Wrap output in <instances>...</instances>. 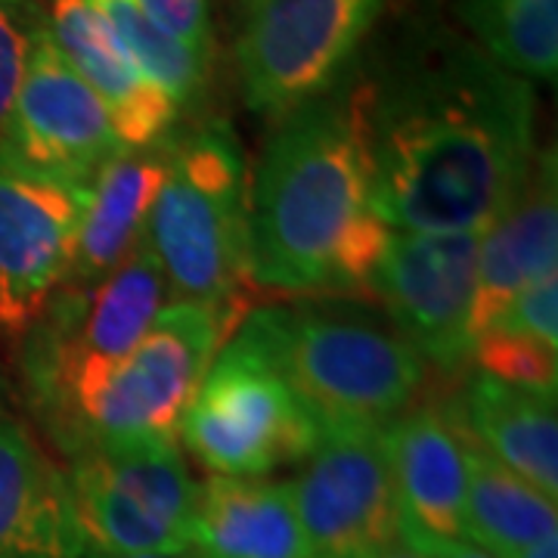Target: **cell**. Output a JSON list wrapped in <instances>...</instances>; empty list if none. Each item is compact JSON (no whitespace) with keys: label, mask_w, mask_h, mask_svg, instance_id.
<instances>
[{"label":"cell","mask_w":558,"mask_h":558,"mask_svg":"<svg viewBox=\"0 0 558 558\" xmlns=\"http://www.w3.org/2000/svg\"><path fill=\"white\" fill-rule=\"evenodd\" d=\"M366 75L381 223L403 233L484 230L537 153L534 84L435 20L410 22Z\"/></svg>","instance_id":"1"},{"label":"cell","mask_w":558,"mask_h":558,"mask_svg":"<svg viewBox=\"0 0 558 558\" xmlns=\"http://www.w3.org/2000/svg\"><path fill=\"white\" fill-rule=\"evenodd\" d=\"M391 230L373 199L369 75L277 119L248 186V279L282 295H369Z\"/></svg>","instance_id":"2"},{"label":"cell","mask_w":558,"mask_h":558,"mask_svg":"<svg viewBox=\"0 0 558 558\" xmlns=\"http://www.w3.org/2000/svg\"><path fill=\"white\" fill-rule=\"evenodd\" d=\"M236 336L292 388L319 435L388 428L425 381V360L357 311L260 307L245 314Z\"/></svg>","instance_id":"3"},{"label":"cell","mask_w":558,"mask_h":558,"mask_svg":"<svg viewBox=\"0 0 558 558\" xmlns=\"http://www.w3.org/2000/svg\"><path fill=\"white\" fill-rule=\"evenodd\" d=\"M248 161L227 121L168 137V171L143 240L168 295L199 304L233 326L248 282Z\"/></svg>","instance_id":"4"},{"label":"cell","mask_w":558,"mask_h":558,"mask_svg":"<svg viewBox=\"0 0 558 558\" xmlns=\"http://www.w3.org/2000/svg\"><path fill=\"white\" fill-rule=\"evenodd\" d=\"M168 286L146 240L94 286H62L22 336V376L47 435L69 457L90 403L165 307Z\"/></svg>","instance_id":"5"},{"label":"cell","mask_w":558,"mask_h":558,"mask_svg":"<svg viewBox=\"0 0 558 558\" xmlns=\"http://www.w3.org/2000/svg\"><path fill=\"white\" fill-rule=\"evenodd\" d=\"M178 435L211 475L242 478L304 462L323 438L292 388L240 336L211 360Z\"/></svg>","instance_id":"6"},{"label":"cell","mask_w":558,"mask_h":558,"mask_svg":"<svg viewBox=\"0 0 558 558\" xmlns=\"http://www.w3.org/2000/svg\"><path fill=\"white\" fill-rule=\"evenodd\" d=\"M69 490L87 553L193 549L199 484L174 440L94 444L69 457Z\"/></svg>","instance_id":"7"},{"label":"cell","mask_w":558,"mask_h":558,"mask_svg":"<svg viewBox=\"0 0 558 558\" xmlns=\"http://www.w3.org/2000/svg\"><path fill=\"white\" fill-rule=\"evenodd\" d=\"M388 0H264L240 25L242 102L277 121L329 90L360 60Z\"/></svg>","instance_id":"8"},{"label":"cell","mask_w":558,"mask_h":558,"mask_svg":"<svg viewBox=\"0 0 558 558\" xmlns=\"http://www.w3.org/2000/svg\"><path fill=\"white\" fill-rule=\"evenodd\" d=\"M230 329L233 323L208 307L183 301L165 304L131 357L90 403L78 447L69 457L94 444L178 438L180 418Z\"/></svg>","instance_id":"9"},{"label":"cell","mask_w":558,"mask_h":558,"mask_svg":"<svg viewBox=\"0 0 558 558\" xmlns=\"http://www.w3.org/2000/svg\"><path fill=\"white\" fill-rule=\"evenodd\" d=\"M381 432L323 435L289 481L307 558H376L400 543V499Z\"/></svg>","instance_id":"10"},{"label":"cell","mask_w":558,"mask_h":558,"mask_svg":"<svg viewBox=\"0 0 558 558\" xmlns=\"http://www.w3.org/2000/svg\"><path fill=\"white\" fill-rule=\"evenodd\" d=\"M128 149L100 97L65 62L40 20L0 159L35 178L87 186Z\"/></svg>","instance_id":"11"},{"label":"cell","mask_w":558,"mask_h":558,"mask_svg":"<svg viewBox=\"0 0 558 558\" xmlns=\"http://www.w3.org/2000/svg\"><path fill=\"white\" fill-rule=\"evenodd\" d=\"M481 230H391L369 295L385 304L400 339L425 363L457 369L469 360V311L475 295Z\"/></svg>","instance_id":"12"},{"label":"cell","mask_w":558,"mask_h":558,"mask_svg":"<svg viewBox=\"0 0 558 558\" xmlns=\"http://www.w3.org/2000/svg\"><path fill=\"white\" fill-rule=\"evenodd\" d=\"M84 186L35 178L0 159V332L25 336L62 289Z\"/></svg>","instance_id":"13"},{"label":"cell","mask_w":558,"mask_h":558,"mask_svg":"<svg viewBox=\"0 0 558 558\" xmlns=\"http://www.w3.org/2000/svg\"><path fill=\"white\" fill-rule=\"evenodd\" d=\"M558 267V171L556 153H534L527 178L506 208L481 230L469 339L539 279Z\"/></svg>","instance_id":"14"},{"label":"cell","mask_w":558,"mask_h":558,"mask_svg":"<svg viewBox=\"0 0 558 558\" xmlns=\"http://www.w3.org/2000/svg\"><path fill=\"white\" fill-rule=\"evenodd\" d=\"M44 25L65 62L100 97L128 149H153L174 134L180 106L140 72L90 0H47Z\"/></svg>","instance_id":"15"},{"label":"cell","mask_w":558,"mask_h":558,"mask_svg":"<svg viewBox=\"0 0 558 558\" xmlns=\"http://www.w3.org/2000/svg\"><path fill=\"white\" fill-rule=\"evenodd\" d=\"M400 499V539H465V444L457 413L418 407L385 432Z\"/></svg>","instance_id":"16"},{"label":"cell","mask_w":558,"mask_h":558,"mask_svg":"<svg viewBox=\"0 0 558 558\" xmlns=\"http://www.w3.org/2000/svg\"><path fill=\"white\" fill-rule=\"evenodd\" d=\"M69 478L28 428L0 416V558H84Z\"/></svg>","instance_id":"17"},{"label":"cell","mask_w":558,"mask_h":558,"mask_svg":"<svg viewBox=\"0 0 558 558\" xmlns=\"http://www.w3.org/2000/svg\"><path fill=\"white\" fill-rule=\"evenodd\" d=\"M168 171V140L153 149H121L84 186L72 267L62 286H94L128 260L143 240L149 208Z\"/></svg>","instance_id":"18"},{"label":"cell","mask_w":558,"mask_h":558,"mask_svg":"<svg viewBox=\"0 0 558 558\" xmlns=\"http://www.w3.org/2000/svg\"><path fill=\"white\" fill-rule=\"evenodd\" d=\"M193 553L202 558H307L289 484L211 475L196 497Z\"/></svg>","instance_id":"19"},{"label":"cell","mask_w":558,"mask_h":558,"mask_svg":"<svg viewBox=\"0 0 558 558\" xmlns=\"http://www.w3.org/2000/svg\"><path fill=\"white\" fill-rule=\"evenodd\" d=\"M462 425L509 472L558 497V418L556 398L515 385L475 376L465 388Z\"/></svg>","instance_id":"20"},{"label":"cell","mask_w":558,"mask_h":558,"mask_svg":"<svg viewBox=\"0 0 558 558\" xmlns=\"http://www.w3.org/2000/svg\"><path fill=\"white\" fill-rule=\"evenodd\" d=\"M459 416V413H457ZM465 444V539L490 556L506 558L558 534L556 499L509 472L462 425Z\"/></svg>","instance_id":"21"},{"label":"cell","mask_w":558,"mask_h":558,"mask_svg":"<svg viewBox=\"0 0 558 558\" xmlns=\"http://www.w3.org/2000/svg\"><path fill=\"white\" fill-rule=\"evenodd\" d=\"M475 357L481 376L556 398L558 388V274L524 289L478 339Z\"/></svg>","instance_id":"22"},{"label":"cell","mask_w":558,"mask_h":558,"mask_svg":"<svg viewBox=\"0 0 558 558\" xmlns=\"http://www.w3.org/2000/svg\"><path fill=\"white\" fill-rule=\"evenodd\" d=\"M462 35L524 81H556L558 0H450Z\"/></svg>","instance_id":"23"},{"label":"cell","mask_w":558,"mask_h":558,"mask_svg":"<svg viewBox=\"0 0 558 558\" xmlns=\"http://www.w3.org/2000/svg\"><path fill=\"white\" fill-rule=\"evenodd\" d=\"M112 35L137 62L140 72L156 81L161 90L178 102L180 112L196 106L208 90L211 62L196 57L183 44L168 38L156 22L146 16L140 0H90Z\"/></svg>","instance_id":"24"},{"label":"cell","mask_w":558,"mask_h":558,"mask_svg":"<svg viewBox=\"0 0 558 558\" xmlns=\"http://www.w3.org/2000/svg\"><path fill=\"white\" fill-rule=\"evenodd\" d=\"M40 20L44 7L38 0H0V146L16 109Z\"/></svg>","instance_id":"25"},{"label":"cell","mask_w":558,"mask_h":558,"mask_svg":"<svg viewBox=\"0 0 558 558\" xmlns=\"http://www.w3.org/2000/svg\"><path fill=\"white\" fill-rule=\"evenodd\" d=\"M140 7L168 38H174L196 57L211 62L215 57L211 0H140Z\"/></svg>","instance_id":"26"},{"label":"cell","mask_w":558,"mask_h":558,"mask_svg":"<svg viewBox=\"0 0 558 558\" xmlns=\"http://www.w3.org/2000/svg\"><path fill=\"white\" fill-rule=\"evenodd\" d=\"M410 549H416L422 556L428 558H497L490 553H484L481 546L469 543V539H418V537H407L403 539Z\"/></svg>","instance_id":"27"},{"label":"cell","mask_w":558,"mask_h":558,"mask_svg":"<svg viewBox=\"0 0 558 558\" xmlns=\"http://www.w3.org/2000/svg\"><path fill=\"white\" fill-rule=\"evenodd\" d=\"M506 558H558V534L556 537H546L534 543V546H527V549H519V553H512V556Z\"/></svg>","instance_id":"28"},{"label":"cell","mask_w":558,"mask_h":558,"mask_svg":"<svg viewBox=\"0 0 558 558\" xmlns=\"http://www.w3.org/2000/svg\"><path fill=\"white\" fill-rule=\"evenodd\" d=\"M84 558H202L199 553L186 549V553H143V556H106V553H87Z\"/></svg>","instance_id":"29"},{"label":"cell","mask_w":558,"mask_h":558,"mask_svg":"<svg viewBox=\"0 0 558 558\" xmlns=\"http://www.w3.org/2000/svg\"><path fill=\"white\" fill-rule=\"evenodd\" d=\"M376 558H428V556H422V553H416V549H410V546L400 539V543H395L391 549H385V553Z\"/></svg>","instance_id":"30"},{"label":"cell","mask_w":558,"mask_h":558,"mask_svg":"<svg viewBox=\"0 0 558 558\" xmlns=\"http://www.w3.org/2000/svg\"><path fill=\"white\" fill-rule=\"evenodd\" d=\"M230 3H233V10L240 13V20H245V16H248L252 10H258L264 0H230Z\"/></svg>","instance_id":"31"}]
</instances>
